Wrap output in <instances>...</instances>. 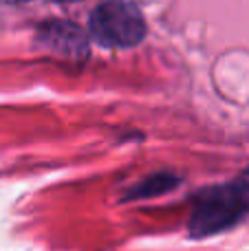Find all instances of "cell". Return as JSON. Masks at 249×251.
Instances as JSON below:
<instances>
[{
	"mask_svg": "<svg viewBox=\"0 0 249 251\" xmlns=\"http://www.w3.org/2000/svg\"><path fill=\"white\" fill-rule=\"evenodd\" d=\"M179 183H181V178L176 176L174 172L161 170V172H154V174H150V176L137 181L135 185L124 194V199H128V201L157 199V196H163V194H168V192H172Z\"/></svg>",
	"mask_w": 249,
	"mask_h": 251,
	"instance_id": "277c9868",
	"label": "cell"
},
{
	"mask_svg": "<svg viewBox=\"0 0 249 251\" xmlns=\"http://www.w3.org/2000/svg\"><path fill=\"white\" fill-rule=\"evenodd\" d=\"M35 40L44 51L64 60L82 62L88 57V35L73 22H44L35 31Z\"/></svg>",
	"mask_w": 249,
	"mask_h": 251,
	"instance_id": "3957f363",
	"label": "cell"
},
{
	"mask_svg": "<svg viewBox=\"0 0 249 251\" xmlns=\"http://www.w3.org/2000/svg\"><path fill=\"white\" fill-rule=\"evenodd\" d=\"M2 4H22V2H29V0H0Z\"/></svg>",
	"mask_w": 249,
	"mask_h": 251,
	"instance_id": "8992f818",
	"label": "cell"
},
{
	"mask_svg": "<svg viewBox=\"0 0 249 251\" xmlns=\"http://www.w3.org/2000/svg\"><path fill=\"white\" fill-rule=\"evenodd\" d=\"M88 33L101 47L130 49L146 38V22L130 2L106 0L91 11Z\"/></svg>",
	"mask_w": 249,
	"mask_h": 251,
	"instance_id": "7a4b0ae2",
	"label": "cell"
},
{
	"mask_svg": "<svg viewBox=\"0 0 249 251\" xmlns=\"http://www.w3.org/2000/svg\"><path fill=\"white\" fill-rule=\"evenodd\" d=\"M232 185H234V190H236L238 199H241L243 205H245V209L249 212V165L243 170L241 174H238L236 181H234Z\"/></svg>",
	"mask_w": 249,
	"mask_h": 251,
	"instance_id": "5b68a950",
	"label": "cell"
},
{
	"mask_svg": "<svg viewBox=\"0 0 249 251\" xmlns=\"http://www.w3.org/2000/svg\"><path fill=\"white\" fill-rule=\"evenodd\" d=\"M55 2H77V0H55Z\"/></svg>",
	"mask_w": 249,
	"mask_h": 251,
	"instance_id": "52a82bcc",
	"label": "cell"
},
{
	"mask_svg": "<svg viewBox=\"0 0 249 251\" xmlns=\"http://www.w3.org/2000/svg\"><path fill=\"white\" fill-rule=\"evenodd\" d=\"M245 212V205L238 199L232 183L205 187L194 199L188 231L192 238H210V236L223 234L236 225Z\"/></svg>",
	"mask_w": 249,
	"mask_h": 251,
	"instance_id": "6da1fadb",
	"label": "cell"
}]
</instances>
